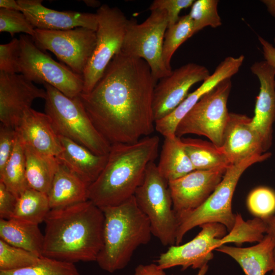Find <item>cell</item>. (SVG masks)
<instances>
[{
	"instance_id": "ba28073f",
	"label": "cell",
	"mask_w": 275,
	"mask_h": 275,
	"mask_svg": "<svg viewBox=\"0 0 275 275\" xmlns=\"http://www.w3.org/2000/svg\"><path fill=\"white\" fill-rule=\"evenodd\" d=\"M96 14V44L82 73L83 94H88L93 89L110 62L121 52L129 22L119 8L105 4L99 7Z\"/></svg>"
},
{
	"instance_id": "ab89813d",
	"label": "cell",
	"mask_w": 275,
	"mask_h": 275,
	"mask_svg": "<svg viewBox=\"0 0 275 275\" xmlns=\"http://www.w3.org/2000/svg\"><path fill=\"white\" fill-rule=\"evenodd\" d=\"M17 134L16 129L1 124L0 172L4 169L13 153Z\"/></svg>"
},
{
	"instance_id": "52a82bcc",
	"label": "cell",
	"mask_w": 275,
	"mask_h": 275,
	"mask_svg": "<svg viewBox=\"0 0 275 275\" xmlns=\"http://www.w3.org/2000/svg\"><path fill=\"white\" fill-rule=\"evenodd\" d=\"M134 197L149 221L152 235L163 245L175 244L178 218L173 208L168 182L160 175L154 161L148 165Z\"/></svg>"
},
{
	"instance_id": "44dd1931",
	"label": "cell",
	"mask_w": 275,
	"mask_h": 275,
	"mask_svg": "<svg viewBox=\"0 0 275 275\" xmlns=\"http://www.w3.org/2000/svg\"><path fill=\"white\" fill-rule=\"evenodd\" d=\"M15 129L23 143L39 152L57 157L62 151L59 135L45 113L26 110Z\"/></svg>"
},
{
	"instance_id": "4fadbf2b",
	"label": "cell",
	"mask_w": 275,
	"mask_h": 275,
	"mask_svg": "<svg viewBox=\"0 0 275 275\" xmlns=\"http://www.w3.org/2000/svg\"><path fill=\"white\" fill-rule=\"evenodd\" d=\"M200 232L191 240L183 244H174L161 253L156 261L158 266L167 269L181 266L184 270L191 267L200 269L213 257V251L220 246V239L227 229L219 223H207L200 226Z\"/></svg>"
},
{
	"instance_id": "f546056e",
	"label": "cell",
	"mask_w": 275,
	"mask_h": 275,
	"mask_svg": "<svg viewBox=\"0 0 275 275\" xmlns=\"http://www.w3.org/2000/svg\"><path fill=\"white\" fill-rule=\"evenodd\" d=\"M0 182L17 198L29 188L25 175L24 145L18 132L13 153L0 172Z\"/></svg>"
},
{
	"instance_id": "836d02e7",
	"label": "cell",
	"mask_w": 275,
	"mask_h": 275,
	"mask_svg": "<svg viewBox=\"0 0 275 275\" xmlns=\"http://www.w3.org/2000/svg\"><path fill=\"white\" fill-rule=\"evenodd\" d=\"M40 256L0 239V270L18 269L36 263Z\"/></svg>"
},
{
	"instance_id": "d6986e66",
	"label": "cell",
	"mask_w": 275,
	"mask_h": 275,
	"mask_svg": "<svg viewBox=\"0 0 275 275\" xmlns=\"http://www.w3.org/2000/svg\"><path fill=\"white\" fill-rule=\"evenodd\" d=\"M22 12L35 29L65 30L82 27L96 31V13L59 11L48 8L41 0H17Z\"/></svg>"
},
{
	"instance_id": "681fc988",
	"label": "cell",
	"mask_w": 275,
	"mask_h": 275,
	"mask_svg": "<svg viewBox=\"0 0 275 275\" xmlns=\"http://www.w3.org/2000/svg\"><path fill=\"white\" fill-rule=\"evenodd\" d=\"M271 275H275V269L271 271Z\"/></svg>"
},
{
	"instance_id": "ffe728a7",
	"label": "cell",
	"mask_w": 275,
	"mask_h": 275,
	"mask_svg": "<svg viewBox=\"0 0 275 275\" xmlns=\"http://www.w3.org/2000/svg\"><path fill=\"white\" fill-rule=\"evenodd\" d=\"M251 122L252 118L245 115L229 114L221 148L231 164L265 153Z\"/></svg>"
},
{
	"instance_id": "7bdbcfd3",
	"label": "cell",
	"mask_w": 275,
	"mask_h": 275,
	"mask_svg": "<svg viewBox=\"0 0 275 275\" xmlns=\"http://www.w3.org/2000/svg\"><path fill=\"white\" fill-rule=\"evenodd\" d=\"M133 275H167L164 269L156 264H139L135 269Z\"/></svg>"
},
{
	"instance_id": "3957f363",
	"label": "cell",
	"mask_w": 275,
	"mask_h": 275,
	"mask_svg": "<svg viewBox=\"0 0 275 275\" xmlns=\"http://www.w3.org/2000/svg\"><path fill=\"white\" fill-rule=\"evenodd\" d=\"M159 142L157 135H150L133 143L111 145L104 169L89 186L88 200L101 208L133 197L157 157Z\"/></svg>"
},
{
	"instance_id": "8fae6325",
	"label": "cell",
	"mask_w": 275,
	"mask_h": 275,
	"mask_svg": "<svg viewBox=\"0 0 275 275\" xmlns=\"http://www.w3.org/2000/svg\"><path fill=\"white\" fill-rule=\"evenodd\" d=\"M168 26V16L163 10L151 11L150 16L140 24L133 19L129 20L121 50L126 55L145 60L156 83L172 72L166 67L162 56Z\"/></svg>"
},
{
	"instance_id": "b9f144b4",
	"label": "cell",
	"mask_w": 275,
	"mask_h": 275,
	"mask_svg": "<svg viewBox=\"0 0 275 275\" xmlns=\"http://www.w3.org/2000/svg\"><path fill=\"white\" fill-rule=\"evenodd\" d=\"M258 39L262 46L265 61L275 68V38L274 46L260 36H258Z\"/></svg>"
},
{
	"instance_id": "83f0119b",
	"label": "cell",
	"mask_w": 275,
	"mask_h": 275,
	"mask_svg": "<svg viewBox=\"0 0 275 275\" xmlns=\"http://www.w3.org/2000/svg\"><path fill=\"white\" fill-rule=\"evenodd\" d=\"M181 139L195 170H208L231 165L222 148L212 142L189 138Z\"/></svg>"
},
{
	"instance_id": "7a4b0ae2",
	"label": "cell",
	"mask_w": 275,
	"mask_h": 275,
	"mask_svg": "<svg viewBox=\"0 0 275 275\" xmlns=\"http://www.w3.org/2000/svg\"><path fill=\"white\" fill-rule=\"evenodd\" d=\"M42 256L74 263L96 261L103 244L102 210L88 200L52 209L45 221Z\"/></svg>"
},
{
	"instance_id": "f1b7e54d",
	"label": "cell",
	"mask_w": 275,
	"mask_h": 275,
	"mask_svg": "<svg viewBox=\"0 0 275 275\" xmlns=\"http://www.w3.org/2000/svg\"><path fill=\"white\" fill-rule=\"evenodd\" d=\"M51 210L47 195L29 188L17 198L11 218L39 225Z\"/></svg>"
},
{
	"instance_id": "c3c4849f",
	"label": "cell",
	"mask_w": 275,
	"mask_h": 275,
	"mask_svg": "<svg viewBox=\"0 0 275 275\" xmlns=\"http://www.w3.org/2000/svg\"><path fill=\"white\" fill-rule=\"evenodd\" d=\"M208 268L209 267L208 264L205 265L199 269V271L196 275H206L208 270Z\"/></svg>"
},
{
	"instance_id": "74e56055",
	"label": "cell",
	"mask_w": 275,
	"mask_h": 275,
	"mask_svg": "<svg viewBox=\"0 0 275 275\" xmlns=\"http://www.w3.org/2000/svg\"><path fill=\"white\" fill-rule=\"evenodd\" d=\"M19 38H14L8 43L0 45V71L10 74L19 73Z\"/></svg>"
},
{
	"instance_id": "8d00e7d4",
	"label": "cell",
	"mask_w": 275,
	"mask_h": 275,
	"mask_svg": "<svg viewBox=\"0 0 275 275\" xmlns=\"http://www.w3.org/2000/svg\"><path fill=\"white\" fill-rule=\"evenodd\" d=\"M35 30L22 12L0 9V32L8 33L12 37L19 33L33 37Z\"/></svg>"
},
{
	"instance_id": "30bf717a",
	"label": "cell",
	"mask_w": 275,
	"mask_h": 275,
	"mask_svg": "<svg viewBox=\"0 0 275 275\" xmlns=\"http://www.w3.org/2000/svg\"><path fill=\"white\" fill-rule=\"evenodd\" d=\"M19 40L20 74L33 82L50 85L70 98L80 95L84 87L82 75L54 60L31 36L21 35Z\"/></svg>"
},
{
	"instance_id": "7dc6e473",
	"label": "cell",
	"mask_w": 275,
	"mask_h": 275,
	"mask_svg": "<svg viewBox=\"0 0 275 275\" xmlns=\"http://www.w3.org/2000/svg\"><path fill=\"white\" fill-rule=\"evenodd\" d=\"M84 2L89 7H96L99 6L100 3L96 1H84Z\"/></svg>"
},
{
	"instance_id": "4dcf8cb0",
	"label": "cell",
	"mask_w": 275,
	"mask_h": 275,
	"mask_svg": "<svg viewBox=\"0 0 275 275\" xmlns=\"http://www.w3.org/2000/svg\"><path fill=\"white\" fill-rule=\"evenodd\" d=\"M266 232V225L263 219L255 217L245 221L241 215L237 213L232 229L220 239V246L230 242L238 246L244 242L258 243L262 240Z\"/></svg>"
},
{
	"instance_id": "7c38bea8",
	"label": "cell",
	"mask_w": 275,
	"mask_h": 275,
	"mask_svg": "<svg viewBox=\"0 0 275 275\" xmlns=\"http://www.w3.org/2000/svg\"><path fill=\"white\" fill-rule=\"evenodd\" d=\"M32 37L40 49L50 51L72 71L81 75L96 40L95 31L82 27L65 30L35 29Z\"/></svg>"
},
{
	"instance_id": "60d3db41",
	"label": "cell",
	"mask_w": 275,
	"mask_h": 275,
	"mask_svg": "<svg viewBox=\"0 0 275 275\" xmlns=\"http://www.w3.org/2000/svg\"><path fill=\"white\" fill-rule=\"evenodd\" d=\"M17 198L9 191L4 184L0 182V218H11L16 204Z\"/></svg>"
},
{
	"instance_id": "8992f818",
	"label": "cell",
	"mask_w": 275,
	"mask_h": 275,
	"mask_svg": "<svg viewBox=\"0 0 275 275\" xmlns=\"http://www.w3.org/2000/svg\"><path fill=\"white\" fill-rule=\"evenodd\" d=\"M45 112L59 135L65 136L99 155H108L111 145L95 128L79 96L70 98L47 84Z\"/></svg>"
},
{
	"instance_id": "277c9868",
	"label": "cell",
	"mask_w": 275,
	"mask_h": 275,
	"mask_svg": "<svg viewBox=\"0 0 275 275\" xmlns=\"http://www.w3.org/2000/svg\"><path fill=\"white\" fill-rule=\"evenodd\" d=\"M104 215L103 244L96 262L109 273L125 268L133 253L152 235L147 216L134 196L116 206L101 208Z\"/></svg>"
},
{
	"instance_id": "ac0fdd59",
	"label": "cell",
	"mask_w": 275,
	"mask_h": 275,
	"mask_svg": "<svg viewBox=\"0 0 275 275\" xmlns=\"http://www.w3.org/2000/svg\"><path fill=\"white\" fill-rule=\"evenodd\" d=\"M244 60V56L228 57L216 67L211 75L203 81L195 91L187 95L184 100L170 114L155 122V129L164 138L176 135V127L187 113L206 93L223 80L236 74Z\"/></svg>"
},
{
	"instance_id": "cb8c5ba5",
	"label": "cell",
	"mask_w": 275,
	"mask_h": 275,
	"mask_svg": "<svg viewBox=\"0 0 275 275\" xmlns=\"http://www.w3.org/2000/svg\"><path fill=\"white\" fill-rule=\"evenodd\" d=\"M89 185L60 162L47 193L51 209L88 200Z\"/></svg>"
},
{
	"instance_id": "4316f807",
	"label": "cell",
	"mask_w": 275,
	"mask_h": 275,
	"mask_svg": "<svg viewBox=\"0 0 275 275\" xmlns=\"http://www.w3.org/2000/svg\"><path fill=\"white\" fill-rule=\"evenodd\" d=\"M24 145L25 175L29 187L47 195L59 161L56 157L41 153Z\"/></svg>"
},
{
	"instance_id": "bcb514c9",
	"label": "cell",
	"mask_w": 275,
	"mask_h": 275,
	"mask_svg": "<svg viewBox=\"0 0 275 275\" xmlns=\"http://www.w3.org/2000/svg\"><path fill=\"white\" fill-rule=\"evenodd\" d=\"M261 2L266 6L270 14L275 17V0H262Z\"/></svg>"
},
{
	"instance_id": "5b68a950",
	"label": "cell",
	"mask_w": 275,
	"mask_h": 275,
	"mask_svg": "<svg viewBox=\"0 0 275 275\" xmlns=\"http://www.w3.org/2000/svg\"><path fill=\"white\" fill-rule=\"evenodd\" d=\"M271 155L270 152H265L230 165L221 182L204 203L177 217L178 226L175 244H180L189 230L207 223H219L225 226L228 232L231 231L236 217L232 209V198L240 177L248 168L266 160Z\"/></svg>"
},
{
	"instance_id": "d4e9b609",
	"label": "cell",
	"mask_w": 275,
	"mask_h": 275,
	"mask_svg": "<svg viewBox=\"0 0 275 275\" xmlns=\"http://www.w3.org/2000/svg\"><path fill=\"white\" fill-rule=\"evenodd\" d=\"M38 226L12 218L0 219V239L41 257L44 235Z\"/></svg>"
},
{
	"instance_id": "d6a6232c",
	"label": "cell",
	"mask_w": 275,
	"mask_h": 275,
	"mask_svg": "<svg viewBox=\"0 0 275 275\" xmlns=\"http://www.w3.org/2000/svg\"><path fill=\"white\" fill-rule=\"evenodd\" d=\"M0 275H80V273L74 263L42 256L32 265L12 270H0Z\"/></svg>"
},
{
	"instance_id": "9c48e42d",
	"label": "cell",
	"mask_w": 275,
	"mask_h": 275,
	"mask_svg": "<svg viewBox=\"0 0 275 275\" xmlns=\"http://www.w3.org/2000/svg\"><path fill=\"white\" fill-rule=\"evenodd\" d=\"M231 88V78H228L205 94L180 121L176 136L180 138L188 134L205 136L221 148L229 117L227 102Z\"/></svg>"
},
{
	"instance_id": "5bb4252c",
	"label": "cell",
	"mask_w": 275,
	"mask_h": 275,
	"mask_svg": "<svg viewBox=\"0 0 275 275\" xmlns=\"http://www.w3.org/2000/svg\"><path fill=\"white\" fill-rule=\"evenodd\" d=\"M210 75L206 67L189 63L160 79L154 87L153 94L155 122L173 112L186 97L192 86L205 80Z\"/></svg>"
},
{
	"instance_id": "9a60e30c",
	"label": "cell",
	"mask_w": 275,
	"mask_h": 275,
	"mask_svg": "<svg viewBox=\"0 0 275 275\" xmlns=\"http://www.w3.org/2000/svg\"><path fill=\"white\" fill-rule=\"evenodd\" d=\"M228 167L195 170L168 182L173 208L177 216L204 203L221 182Z\"/></svg>"
},
{
	"instance_id": "484cf974",
	"label": "cell",
	"mask_w": 275,
	"mask_h": 275,
	"mask_svg": "<svg viewBox=\"0 0 275 275\" xmlns=\"http://www.w3.org/2000/svg\"><path fill=\"white\" fill-rule=\"evenodd\" d=\"M157 168L160 175L168 182L195 171L181 138L176 135L164 138Z\"/></svg>"
},
{
	"instance_id": "f6af8a7d",
	"label": "cell",
	"mask_w": 275,
	"mask_h": 275,
	"mask_svg": "<svg viewBox=\"0 0 275 275\" xmlns=\"http://www.w3.org/2000/svg\"><path fill=\"white\" fill-rule=\"evenodd\" d=\"M0 8L21 12L22 11L17 1L15 0H1Z\"/></svg>"
},
{
	"instance_id": "1f68e13d",
	"label": "cell",
	"mask_w": 275,
	"mask_h": 275,
	"mask_svg": "<svg viewBox=\"0 0 275 275\" xmlns=\"http://www.w3.org/2000/svg\"><path fill=\"white\" fill-rule=\"evenodd\" d=\"M194 34V23L189 14L180 17L175 24L168 27L164 37L162 56L169 70L172 71L171 60L176 50Z\"/></svg>"
},
{
	"instance_id": "e0dca14e",
	"label": "cell",
	"mask_w": 275,
	"mask_h": 275,
	"mask_svg": "<svg viewBox=\"0 0 275 275\" xmlns=\"http://www.w3.org/2000/svg\"><path fill=\"white\" fill-rule=\"evenodd\" d=\"M251 70L260 82L259 93L251 123L266 152L272 144V126L275 120V68L264 60L254 63Z\"/></svg>"
},
{
	"instance_id": "2e32d148",
	"label": "cell",
	"mask_w": 275,
	"mask_h": 275,
	"mask_svg": "<svg viewBox=\"0 0 275 275\" xmlns=\"http://www.w3.org/2000/svg\"><path fill=\"white\" fill-rule=\"evenodd\" d=\"M46 91L21 74L0 71L1 124L16 128L24 112L38 98L45 99Z\"/></svg>"
},
{
	"instance_id": "ee69618b",
	"label": "cell",
	"mask_w": 275,
	"mask_h": 275,
	"mask_svg": "<svg viewBox=\"0 0 275 275\" xmlns=\"http://www.w3.org/2000/svg\"><path fill=\"white\" fill-rule=\"evenodd\" d=\"M266 225V234L272 237L275 240V215L263 219ZM274 255L275 257V246L274 248Z\"/></svg>"
},
{
	"instance_id": "e575fe53",
	"label": "cell",
	"mask_w": 275,
	"mask_h": 275,
	"mask_svg": "<svg viewBox=\"0 0 275 275\" xmlns=\"http://www.w3.org/2000/svg\"><path fill=\"white\" fill-rule=\"evenodd\" d=\"M217 0H198L194 2L189 13L196 34L206 26L216 28L222 25L217 11Z\"/></svg>"
},
{
	"instance_id": "f35d334b",
	"label": "cell",
	"mask_w": 275,
	"mask_h": 275,
	"mask_svg": "<svg viewBox=\"0 0 275 275\" xmlns=\"http://www.w3.org/2000/svg\"><path fill=\"white\" fill-rule=\"evenodd\" d=\"M194 2V0H155L151 4L149 10L165 11L168 16V27H169L179 20L180 11L191 6Z\"/></svg>"
},
{
	"instance_id": "603a6c76",
	"label": "cell",
	"mask_w": 275,
	"mask_h": 275,
	"mask_svg": "<svg viewBox=\"0 0 275 275\" xmlns=\"http://www.w3.org/2000/svg\"><path fill=\"white\" fill-rule=\"evenodd\" d=\"M275 240L268 234L256 245L240 248L222 245L215 250L236 261L245 275H265L275 269Z\"/></svg>"
},
{
	"instance_id": "d590c367",
	"label": "cell",
	"mask_w": 275,
	"mask_h": 275,
	"mask_svg": "<svg viewBox=\"0 0 275 275\" xmlns=\"http://www.w3.org/2000/svg\"><path fill=\"white\" fill-rule=\"evenodd\" d=\"M250 212L257 217L264 219L275 213V191L269 187L260 186L253 189L247 198Z\"/></svg>"
},
{
	"instance_id": "7402d4cb",
	"label": "cell",
	"mask_w": 275,
	"mask_h": 275,
	"mask_svg": "<svg viewBox=\"0 0 275 275\" xmlns=\"http://www.w3.org/2000/svg\"><path fill=\"white\" fill-rule=\"evenodd\" d=\"M59 139L62 151L57 157L59 161L90 185L104 169L107 155L96 154L63 135H59Z\"/></svg>"
},
{
	"instance_id": "6da1fadb",
	"label": "cell",
	"mask_w": 275,
	"mask_h": 275,
	"mask_svg": "<svg viewBox=\"0 0 275 275\" xmlns=\"http://www.w3.org/2000/svg\"><path fill=\"white\" fill-rule=\"evenodd\" d=\"M156 84L145 60L121 51L93 89L79 98L92 123L111 145L133 143L155 129Z\"/></svg>"
}]
</instances>
